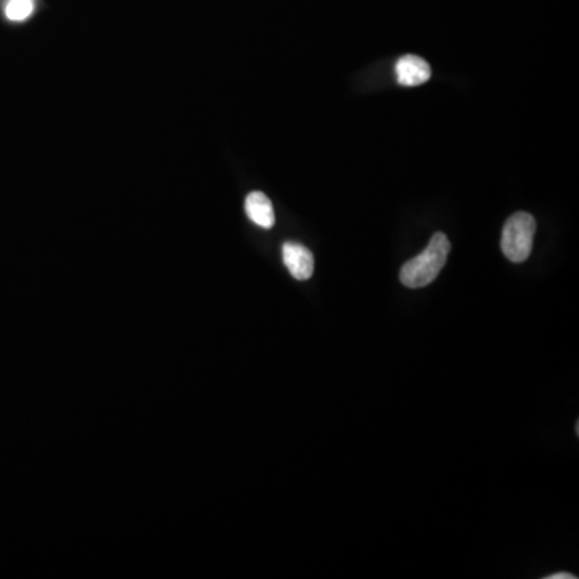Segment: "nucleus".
<instances>
[{
    "instance_id": "nucleus-6",
    "label": "nucleus",
    "mask_w": 579,
    "mask_h": 579,
    "mask_svg": "<svg viewBox=\"0 0 579 579\" xmlns=\"http://www.w3.org/2000/svg\"><path fill=\"white\" fill-rule=\"evenodd\" d=\"M34 0H9L5 5V17L10 21H25L33 15Z\"/></svg>"
},
{
    "instance_id": "nucleus-1",
    "label": "nucleus",
    "mask_w": 579,
    "mask_h": 579,
    "mask_svg": "<svg viewBox=\"0 0 579 579\" xmlns=\"http://www.w3.org/2000/svg\"><path fill=\"white\" fill-rule=\"evenodd\" d=\"M449 251H451V243L448 237L441 232H436L428 243V247L419 256H415L414 259L404 264L399 279L407 288L427 287L443 271L448 261Z\"/></svg>"
},
{
    "instance_id": "nucleus-5",
    "label": "nucleus",
    "mask_w": 579,
    "mask_h": 579,
    "mask_svg": "<svg viewBox=\"0 0 579 579\" xmlns=\"http://www.w3.org/2000/svg\"><path fill=\"white\" fill-rule=\"evenodd\" d=\"M245 210L251 221L263 229H271L276 224V214L269 198L263 192H251L245 200Z\"/></svg>"
},
{
    "instance_id": "nucleus-2",
    "label": "nucleus",
    "mask_w": 579,
    "mask_h": 579,
    "mask_svg": "<svg viewBox=\"0 0 579 579\" xmlns=\"http://www.w3.org/2000/svg\"><path fill=\"white\" fill-rule=\"evenodd\" d=\"M534 234L536 221L533 216L525 211L515 213L507 219L506 226L502 230V253L512 263H523L533 250Z\"/></svg>"
},
{
    "instance_id": "nucleus-3",
    "label": "nucleus",
    "mask_w": 579,
    "mask_h": 579,
    "mask_svg": "<svg viewBox=\"0 0 579 579\" xmlns=\"http://www.w3.org/2000/svg\"><path fill=\"white\" fill-rule=\"evenodd\" d=\"M285 266L296 280H308L314 272V256L300 243L287 242L282 247Z\"/></svg>"
},
{
    "instance_id": "nucleus-7",
    "label": "nucleus",
    "mask_w": 579,
    "mask_h": 579,
    "mask_svg": "<svg viewBox=\"0 0 579 579\" xmlns=\"http://www.w3.org/2000/svg\"><path fill=\"white\" fill-rule=\"evenodd\" d=\"M547 579H576V576L571 575V573H555V575H551Z\"/></svg>"
},
{
    "instance_id": "nucleus-4",
    "label": "nucleus",
    "mask_w": 579,
    "mask_h": 579,
    "mask_svg": "<svg viewBox=\"0 0 579 579\" xmlns=\"http://www.w3.org/2000/svg\"><path fill=\"white\" fill-rule=\"evenodd\" d=\"M396 78L401 86L414 87L427 83L432 78V68L417 55H404L395 66Z\"/></svg>"
}]
</instances>
